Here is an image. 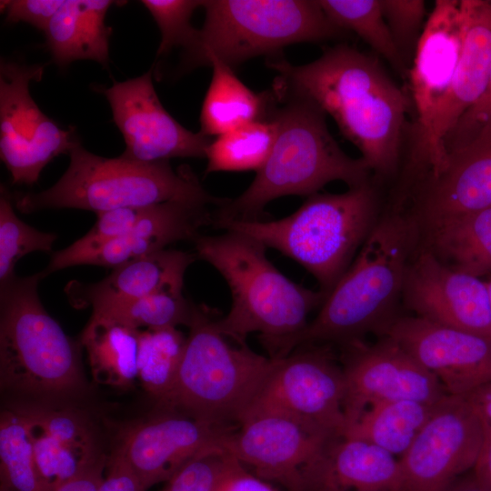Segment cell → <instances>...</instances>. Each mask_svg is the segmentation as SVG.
I'll use <instances>...</instances> for the list:
<instances>
[{
  "mask_svg": "<svg viewBox=\"0 0 491 491\" xmlns=\"http://www.w3.org/2000/svg\"><path fill=\"white\" fill-rule=\"evenodd\" d=\"M56 238L55 234L39 231L22 221L14 211L11 194L1 186L0 286L16 276L15 265L24 256L50 252Z\"/></svg>",
  "mask_w": 491,
  "mask_h": 491,
  "instance_id": "obj_36",
  "label": "cell"
},
{
  "mask_svg": "<svg viewBox=\"0 0 491 491\" xmlns=\"http://www.w3.org/2000/svg\"><path fill=\"white\" fill-rule=\"evenodd\" d=\"M69 166L50 188L15 195L18 210L76 208L96 214L123 207H145L169 201L204 205H224L213 196L188 166L174 169L169 161L145 163L92 154L81 145L70 153Z\"/></svg>",
  "mask_w": 491,
  "mask_h": 491,
  "instance_id": "obj_7",
  "label": "cell"
},
{
  "mask_svg": "<svg viewBox=\"0 0 491 491\" xmlns=\"http://www.w3.org/2000/svg\"><path fill=\"white\" fill-rule=\"evenodd\" d=\"M303 491H402L399 458L362 439H334L306 472Z\"/></svg>",
  "mask_w": 491,
  "mask_h": 491,
  "instance_id": "obj_23",
  "label": "cell"
},
{
  "mask_svg": "<svg viewBox=\"0 0 491 491\" xmlns=\"http://www.w3.org/2000/svg\"><path fill=\"white\" fill-rule=\"evenodd\" d=\"M226 453H213L188 462L167 482L162 491H215Z\"/></svg>",
  "mask_w": 491,
  "mask_h": 491,
  "instance_id": "obj_40",
  "label": "cell"
},
{
  "mask_svg": "<svg viewBox=\"0 0 491 491\" xmlns=\"http://www.w3.org/2000/svg\"><path fill=\"white\" fill-rule=\"evenodd\" d=\"M108 469L97 491H145L122 453L116 449L107 462Z\"/></svg>",
  "mask_w": 491,
  "mask_h": 491,
  "instance_id": "obj_43",
  "label": "cell"
},
{
  "mask_svg": "<svg viewBox=\"0 0 491 491\" xmlns=\"http://www.w3.org/2000/svg\"><path fill=\"white\" fill-rule=\"evenodd\" d=\"M418 185L416 222L467 214L491 205V147L469 146L448 155L446 169Z\"/></svg>",
  "mask_w": 491,
  "mask_h": 491,
  "instance_id": "obj_25",
  "label": "cell"
},
{
  "mask_svg": "<svg viewBox=\"0 0 491 491\" xmlns=\"http://www.w3.org/2000/svg\"><path fill=\"white\" fill-rule=\"evenodd\" d=\"M425 249L446 266L491 277V205L475 212L423 222Z\"/></svg>",
  "mask_w": 491,
  "mask_h": 491,
  "instance_id": "obj_27",
  "label": "cell"
},
{
  "mask_svg": "<svg viewBox=\"0 0 491 491\" xmlns=\"http://www.w3.org/2000/svg\"><path fill=\"white\" fill-rule=\"evenodd\" d=\"M402 300L415 316L491 337L486 281L446 266L425 248L408 263Z\"/></svg>",
  "mask_w": 491,
  "mask_h": 491,
  "instance_id": "obj_18",
  "label": "cell"
},
{
  "mask_svg": "<svg viewBox=\"0 0 491 491\" xmlns=\"http://www.w3.org/2000/svg\"><path fill=\"white\" fill-rule=\"evenodd\" d=\"M485 437L481 416L466 396L447 395L400 456L402 491H442L473 470Z\"/></svg>",
  "mask_w": 491,
  "mask_h": 491,
  "instance_id": "obj_13",
  "label": "cell"
},
{
  "mask_svg": "<svg viewBox=\"0 0 491 491\" xmlns=\"http://www.w3.org/2000/svg\"><path fill=\"white\" fill-rule=\"evenodd\" d=\"M327 18L345 32H354L383 56L401 75L405 63L385 20L381 0H319Z\"/></svg>",
  "mask_w": 491,
  "mask_h": 491,
  "instance_id": "obj_32",
  "label": "cell"
},
{
  "mask_svg": "<svg viewBox=\"0 0 491 491\" xmlns=\"http://www.w3.org/2000/svg\"><path fill=\"white\" fill-rule=\"evenodd\" d=\"M215 310L195 305L175 383L157 404L219 426L238 425L262 393L276 360L230 343Z\"/></svg>",
  "mask_w": 491,
  "mask_h": 491,
  "instance_id": "obj_5",
  "label": "cell"
},
{
  "mask_svg": "<svg viewBox=\"0 0 491 491\" xmlns=\"http://www.w3.org/2000/svg\"><path fill=\"white\" fill-rule=\"evenodd\" d=\"M442 491H486L476 480L473 471L459 476Z\"/></svg>",
  "mask_w": 491,
  "mask_h": 491,
  "instance_id": "obj_47",
  "label": "cell"
},
{
  "mask_svg": "<svg viewBox=\"0 0 491 491\" xmlns=\"http://www.w3.org/2000/svg\"><path fill=\"white\" fill-rule=\"evenodd\" d=\"M267 115L277 126L267 160L244 193L219 206L214 221L257 220L278 197L310 196L333 181L349 188L372 181L365 160L340 148L327 128L326 114L312 101L272 89Z\"/></svg>",
  "mask_w": 491,
  "mask_h": 491,
  "instance_id": "obj_2",
  "label": "cell"
},
{
  "mask_svg": "<svg viewBox=\"0 0 491 491\" xmlns=\"http://www.w3.org/2000/svg\"><path fill=\"white\" fill-rule=\"evenodd\" d=\"M0 491H15V490H13L11 487H9L6 484L1 482Z\"/></svg>",
  "mask_w": 491,
  "mask_h": 491,
  "instance_id": "obj_48",
  "label": "cell"
},
{
  "mask_svg": "<svg viewBox=\"0 0 491 491\" xmlns=\"http://www.w3.org/2000/svg\"><path fill=\"white\" fill-rule=\"evenodd\" d=\"M1 482L15 491H50L41 477L26 421L17 408L0 418Z\"/></svg>",
  "mask_w": 491,
  "mask_h": 491,
  "instance_id": "obj_34",
  "label": "cell"
},
{
  "mask_svg": "<svg viewBox=\"0 0 491 491\" xmlns=\"http://www.w3.org/2000/svg\"><path fill=\"white\" fill-rule=\"evenodd\" d=\"M377 194L370 181L340 194H314L278 220H215L214 225L294 259L327 296L377 223Z\"/></svg>",
  "mask_w": 491,
  "mask_h": 491,
  "instance_id": "obj_6",
  "label": "cell"
},
{
  "mask_svg": "<svg viewBox=\"0 0 491 491\" xmlns=\"http://www.w3.org/2000/svg\"><path fill=\"white\" fill-rule=\"evenodd\" d=\"M416 232L412 217L393 214L377 221L289 353L306 345L343 346L369 333L379 336L398 316Z\"/></svg>",
  "mask_w": 491,
  "mask_h": 491,
  "instance_id": "obj_4",
  "label": "cell"
},
{
  "mask_svg": "<svg viewBox=\"0 0 491 491\" xmlns=\"http://www.w3.org/2000/svg\"><path fill=\"white\" fill-rule=\"evenodd\" d=\"M16 406L26 421L37 468L50 491L103 456L82 414L47 405Z\"/></svg>",
  "mask_w": 491,
  "mask_h": 491,
  "instance_id": "obj_21",
  "label": "cell"
},
{
  "mask_svg": "<svg viewBox=\"0 0 491 491\" xmlns=\"http://www.w3.org/2000/svg\"><path fill=\"white\" fill-rule=\"evenodd\" d=\"M232 430L177 412L163 411L126 431L117 449L147 490L167 482L195 458L225 453V440Z\"/></svg>",
  "mask_w": 491,
  "mask_h": 491,
  "instance_id": "obj_19",
  "label": "cell"
},
{
  "mask_svg": "<svg viewBox=\"0 0 491 491\" xmlns=\"http://www.w3.org/2000/svg\"><path fill=\"white\" fill-rule=\"evenodd\" d=\"M464 396L475 406L484 424L491 427V382Z\"/></svg>",
  "mask_w": 491,
  "mask_h": 491,
  "instance_id": "obj_46",
  "label": "cell"
},
{
  "mask_svg": "<svg viewBox=\"0 0 491 491\" xmlns=\"http://www.w3.org/2000/svg\"><path fill=\"white\" fill-rule=\"evenodd\" d=\"M105 465L107 462L103 456L55 491H97L104 479Z\"/></svg>",
  "mask_w": 491,
  "mask_h": 491,
  "instance_id": "obj_44",
  "label": "cell"
},
{
  "mask_svg": "<svg viewBox=\"0 0 491 491\" xmlns=\"http://www.w3.org/2000/svg\"><path fill=\"white\" fill-rule=\"evenodd\" d=\"M267 62L277 72L273 89L303 96L328 114L373 175L396 173L412 103L376 55L341 44L302 65L279 57Z\"/></svg>",
  "mask_w": 491,
  "mask_h": 491,
  "instance_id": "obj_1",
  "label": "cell"
},
{
  "mask_svg": "<svg viewBox=\"0 0 491 491\" xmlns=\"http://www.w3.org/2000/svg\"><path fill=\"white\" fill-rule=\"evenodd\" d=\"M436 404L414 400L373 404L347 428L344 436L370 442L395 456H401L428 420Z\"/></svg>",
  "mask_w": 491,
  "mask_h": 491,
  "instance_id": "obj_30",
  "label": "cell"
},
{
  "mask_svg": "<svg viewBox=\"0 0 491 491\" xmlns=\"http://www.w3.org/2000/svg\"><path fill=\"white\" fill-rule=\"evenodd\" d=\"M487 287H488V293H489V300H490V307H491V277L488 278L486 281Z\"/></svg>",
  "mask_w": 491,
  "mask_h": 491,
  "instance_id": "obj_49",
  "label": "cell"
},
{
  "mask_svg": "<svg viewBox=\"0 0 491 491\" xmlns=\"http://www.w3.org/2000/svg\"><path fill=\"white\" fill-rule=\"evenodd\" d=\"M469 146L491 147V69L483 95L460 117L445 139L447 156Z\"/></svg>",
  "mask_w": 491,
  "mask_h": 491,
  "instance_id": "obj_39",
  "label": "cell"
},
{
  "mask_svg": "<svg viewBox=\"0 0 491 491\" xmlns=\"http://www.w3.org/2000/svg\"><path fill=\"white\" fill-rule=\"evenodd\" d=\"M208 65L213 75L201 108L200 132L217 137L267 115L269 91L256 94L216 58H210Z\"/></svg>",
  "mask_w": 491,
  "mask_h": 491,
  "instance_id": "obj_28",
  "label": "cell"
},
{
  "mask_svg": "<svg viewBox=\"0 0 491 491\" xmlns=\"http://www.w3.org/2000/svg\"><path fill=\"white\" fill-rule=\"evenodd\" d=\"M115 2L66 0L45 31L54 62L64 67L76 60H93L103 65L109 61L112 28L105 23Z\"/></svg>",
  "mask_w": 491,
  "mask_h": 491,
  "instance_id": "obj_26",
  "label": "cell"
},
{
  "mask_svg": "<svg viewBox=\"0 0 491 491\" xmlns=\"http://www.w3.org/2000/svg\"><path fill=\"white\" fill-rule=\"evenodd\" d=\"M484 426L483 446L472 471L481 486L486 491H491V427L486 424Z\"/></svg>",
  "mask_w": 491,
  "mask_h": 491,
  "instance_id": "obj_45",
  "label": "cell"
},
{
  "mask_svg": "<svg viewBox=\"0 0 491 491\" xmlns=\"http://www.w3.org/2000/svg\"><path fill=\"white\" fill-rule=\"evenodd\" d=\"M388 336L432 373L450 396H464L491 382V337L398 316Z\"/></svg>",
  "mask_w": 491,
  "mask_h": 491,
  "instance_id": "obj_17",
  "label": "cell"
},
{
  "mask_svg": "<svg viewBox=\"0 0 491 491\" xmlns=\"http://www.w3.org/2000/svg\"><path fill=\"white\" fill-rule=\"evenodd\" d=\"M465 29L460 58L449 93L436 120L423 177H436L446 167L445 139L460 117L483 95L491 69V1L463 0Z\"/></svg>",
  "mask_w": 491,
  "mask_h": 491,
  "instance_id": "obj_20",
  "label": "cell"
},
{
  "mask_svg": "<svg viewBox=\"0 0 491 491\" xmlns=\"http://www.w3.org/2000/svg\"><path fill=\"white\" fill-rule=\"evenodd\" d=\"M382 11L405 63L410 69L426 22L425 1L381 0Z\"/></svg>",
  "mask_w": 491,
  "mask_h": 491,
  "instance_id": "obj_38",
  "label": "cell"
},
{
  "mask_svg": "<svg viewBox=\"0 0 491 491\" xmlns=\"http://www.w3.org/2000/svg\"><path fill=\"white\" fill-rule=\"evenodd\" d=\"M64 2V0H2L0 6L1 11L6 13L8 22H25L45 32Z\"/></svg>",
  "mask_w": 491,
  "mask_h": 491,
  "instance_id": "obj_41",
  "label": "cell"
},
{
  "mask_svg": "<svg viewBox=\"0 0 491 491\" xmlns=\"http://www.w3.org/2000/svg\"><path fill=\"white\" fill-rule=\"evenodd\" d=\"M185 342L186 336L176 327L139 330L137 379L157 404L173 387Z\"/></svg>",
  "mask_w": 491,
  "mask_h": 491,
  "instance_id": "obj_33",
  "label": "cell"
},
{
  "mask_svg": "<svg viewBox=\"0 0 491 491\" xmlns=\"http://www.w3.org/2000/svg\"><path fill=\"white\" fill-rule=\"evenodd\" d=\"M203 27L184 48V72L216 58L230 68L284 47L338 38L345 31L326 15L318 1L208 0Z\"/></svg>",
  "mask_w": 491,
  "mask_h": 491,
  "instance_id": "obj_9",
  "label": "cell"
},
{
  "mask_svg": "<svg viewBox=\"0 0 491 491\" xmlns=\"http://www.w3.org/2000/svg\"><path fill=\"white\" fill-rule=\"evenodd\" d=\"M464 29L463 0H436L408 73L415 111L405 167L406 181L409 183H417L423 177L430 136L460 58Z\"/></svg>",
  "mask_w": 491,
  "mask_h": 491,
  "instance_id": "obj_10",
  "label": "cell"
},
{
  "mask_svg": "<svg viewBox=\"0 0 491 491\" xmlns=\"http://www.w3.org/2000/svg\"><path fill=\"white\" fill-rule=\"evenodd\" d=\"M276 360L254 406L281 410L326 435L345 436V378L331 345L301 346Z\"/></svg>",
  "mask_w": 491,
  "mask_h": 491,
  "instance_id": "obj_14",
  "label": "cell"
},
{
  "mask_svg": "<svg viewBox=\"0 0 491 491\" xmlns=\"http://www.w3.org/2000/svg\"><path fill=\"white\" fill-rule=\"evenodd\" d=\"M196 257L195 254L164 249L115 267L96 283L71 281L65 292L75 307H91L96 312L163 289L183 286L185 270Z\"/></svg>",
  "mask_w": 491,
  "mask_h": 491,
  "instance_id": "obj_22",
  "label": "cell"
},
{
  "mask_svg": "<svg viewBox=\"0 0 491 491\" xmlns=\"http://www.w3.org/2000/svg\"><path fill=\"white\" fill-rule=\"evenodd\" d=\"M157 24L161 42L157 56L164 55L175 46L185 48L196 34L190 24L194 11L202 6L199 0H142Z\"/></svg>",
  "mask_w": 491,
  "mask_h": 491,
  "instance_id": "obj_37",
  "label": "cell"
},
{
  "mask_svg": "<svg viewBox=\"0 0 491 491\" xmlns=\"http://www.w3.org/2000/svg\"><path fill=\"white\" fill-rule=\"evenodd\" d=\"M44 66L0 63V155L14 184L32 185L55 156L79 145L73 130L45 115L29 93Z\"/></svg>",
  "mask_w": 491,
  "mask_h": 491,
  "instance_id": "obj_11",
  "label": "cell"
},
{
  "mask_svg": "<svg viewBox=\"0 0 491 491\" xmlns=\"http://www.w3.org/2000/svg\"><path fill=\"white\" fill-rule=\"evenodd\" d=\"M208 205L169 201L148 206L126 234L82 257L79 265L113 269L145 256L166 249L182 240H195L199 230L214 224Z\"/></svg>",
  "mask_w": 491,
  "mask_h": 491,
  "instance_id": "obj_24",
  "label": "cell"
},
{
  "mask_svg": "<svg viewBox=\"0 0 491 491\" xmlns=\"http://www.w3.org/2000/svg\"><path fill=\"white\" fill-rule=\"evenodd\" d=\"M276 131V121L267 115L217 136L206 149L205 174L258 171L271 153Z\"/></svg>",
  "mask_w": 491,
  "mask_h": 491,
  "instance_id": "obj_31",
  "label": "cell"
},
{
  "mask_svg": "<svg viewBox=\"0 0 491 491\" xmlns=\"http://www.w3.org/2000/svg\"><path fill=\"white\" fill-rule=\"evenodd\" d=\"M237 426L225 440V453L286 491H303L307 470L336 439L289 414L262 406H252Z\"/></svg>",
  "mask_w": 491,
  "mask_h": 491,
  "instance_id": "obj_12",
  "label": "cell"
},
{
  "mask_svg": "<svg viewBox=\"0 0 491 491\" xmlns=\"http://www.w3.org/2000/svg\"><path fill=\"white\" fill-rule=\"evenodd\" d=\"M195 255L214 266L225 280L232 296L228 313L218 317L220 331L239 344L257 333L269 357L289 353L293 340L308 325V316L320 307L326 294L294 283L266 256V246L246 235L225 231L198 235Z\"/></svg>",
  "mask_w": 491,
  "mask_h": 491,
  "instance_id": "obj_3",
  "label": "cell"
},
{
  "mask_svg": "<svg viewBox=\"0 0 491 491\" xmlns=\"http://www.w3.org/2000/svg\"><path fill=\"white\" fill-rule=\"evenodd\" d=\"M183 286L160 290L145 297L93 312L135 329L188 326L194 304L183 296Z\"/></svg>",
  "mask_w": 491,
  "mask_h": 491,
  "instance_id": "obj_35",
  "label": "cell"
},
{
  "mask_svg": "<svg viewBox=\"0 0 491 491\" xmlns=\"http://www.w3.org/2000/svg\"><path fill=\"white\" fill-rule=\"evenodd\" d=\"M43 272L0 286V381L12 391L64 396L84 386L80 347L38 296Z\"/></svg>",
  "mask_w": 491,
  "mask_h": 491,
  "instance_id": "obj_8",
  "label": "cell"
},
{
  "mask_svg": "<svg viewBox=\"0 0 491 491\" xmlns=\"http://www.w3.org/2000/svg\"><path fill=\"white\" fill-rule=\"evenodd\" d=\"M125 142L123 157L145 163L205 157L210 137L180 125L163 106L152 69L103 90Z\"/></svg>",
  "mask_w": 491,
  "mask_h": 491,
  "instance_id": "obj_16",
  "label": "cell"
},
{
  "mask_svg": "<svg viewBox=\"0 0 491 491\" xmlns=\"http://www.w3.org/2000/svg\"><path fill=\"white\" fill-rule=\"evenodd\" d=\"M215 491H279L274 486L249 472L243 464L225 454V464Z\"/></svg>",
  "mask_w": 491,
  "mask_h": 491,
  "instance_id": "obj_42",
  "label": "cell"
},
{
  "mask_svg": "<svg viewBox=\"0 0 491 491\" xmlns=\"http://www.w3.org/2000/svg\"><path fill=\"white\" fill-rule=\"evenodd\" d=\"M378 337L372 344L358 340L341 346L346 430L373 404L414 400L434 405L448 395L439 380L395 340Z\"/></svg>",
  "mask_w": 491,
  "mask_h": 491,
  "instance_id": "obj_15",
  "label": "cell"
},
{
  "mask_svg": "<svg viewBox=\"0 0 491 491\" xmlns=\"http://www.w3.org/2000/svg\"><path fill=\"white\" fill-rule=\"evenodd\" d=\"M139 330L92 315L81 344L85 348L95 381L127 388L137 379Z\"/></svg>",
  "mask_w": 491,
  "mask_h": 491,
  "instance_id": "obj_29",
  "label": "cell"
}]
</instances>
